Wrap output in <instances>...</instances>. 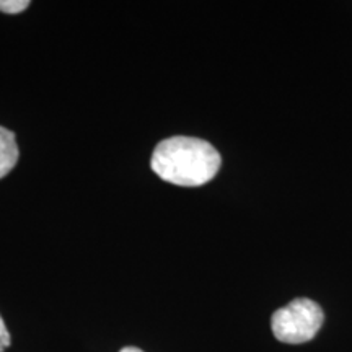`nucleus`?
Here are the masks:
<instances>
[{
  "label": "nucleus",
  "instance_id": "f257e3e1",
  "mask_svg": "<svg viewBox=\"0 0 352 352\" xmlns=\"http://www.w3.org/2000/svg\"><path fill=\"white\" fill-rule=\"evenodd\" d=\"M222 158L208 140L175 135L162 140L152 153L151 166L158 178L183 188L209 183L217 175Z\"/></svg>",
  "mask_w": 352,
  "mask_h": 352
},
{
  "label": "nucleus",
  "instance_id": "7ed1b4c3",
  "mask_svg": "<svg viewBox=\"0 0 352 352\" xmlns=\"http://www.w3.org/2000/svg\"><path fill=\"white\" fill-rule=\"evenodd\" d=\"M19 155L20 152L15 140V134L0 126V179L15 168L16 162H19Z\"/></svg>",
  "mask_w": 352,
  "mask_h": 352
},
{
  "label": "nucleus",
  "instance_id": "39448f33",
  "mask_svg": "<svg viewBox=\"0 0 352 352\" xmlns=\"http://www.w3.org/2000/svg\"><path fill=\"white\" fill-rule=\"evenodd\" d=\"M10 342H12V336L10 333H8L6 323H3L2 316H0V352L6 351L7 347L10 346Z\"/></svg>",
  "mask_w": 352,
  "mask_h": 352
},
{
  "label": "nucleus",
  "instance_id": "423d86ee",
  "mask_svg": "<svg viewBox=\"0 0 352 352\" xmlns=\"http://www.w3.org/2000/svg\"><path fill=\"white\" fill-rule=\"evenodd\" d=\"M120 352H144L142 349H139V347H132V346H127V347H122Z\"/></svg>",
  "mask_w": 352,
  "mask_h": 352
},
{
  "label": "nucleus",
  "instance_id": "f03ea898",
  "mask_svg": "<svg viewBox=\"0 0 352 352\" xmlns=\"http://www.w3.org/2000/svg\"><path fill=\"white\" fill-rule=\"evenodd\" d=\"M323 320V310L318 303L310 298H296L272 315L271 328L280 342L303 344L314 340Z\"/></svg>",
  "mask_w": 352,
  "mask_h": 352
},
{
  "label": "nucleus",
  "instance_id": "20e7f679",
  "mask_svg": "<svg viewBox=\"0 0 352 352\" xmlns=\"http://www.w3.org/2000/svg\"><path fill=\"white\" fill-rule=\"evenodd\" d=\"M30 7L28 0H0V12L3 13H20Z\"/></svg>",
  "mask_w": 352,
  "mask_h": 352
}]
</instances>
